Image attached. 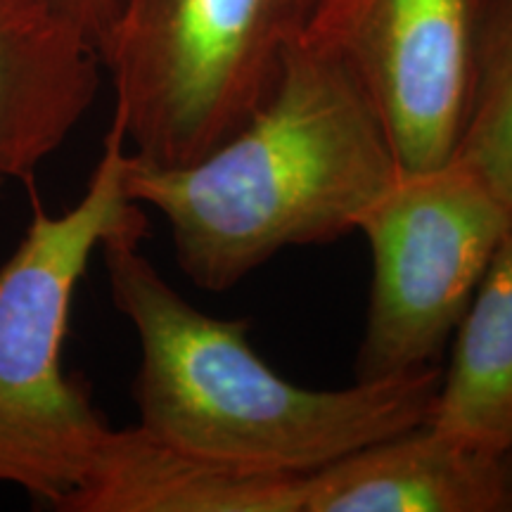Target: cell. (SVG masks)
Instances as JSON below:
<instances>
[{"label":"cell","mask_w":512,"mask_h":512,"mask_svg":"<svg viewBox=\"0 0 512 512\" xmlns=\"http://www.w3.org/2000/svg\"><path fill=\"white\" fill-rule=\"evenodd\" d=\"M304 512H512V453L422 422L306 477Z\"/></svg>","instance_id":"8"},{"label":"cell","mask_w":512,"mask_h":512,"mask_svg":"<svg viewBox=\"0 0 512 512\" xmlns=\"http://www.w3.org/2000/svg\"><path fill=\"white\" fill-rule=\"evenodd\" d=\"M430 425L470 444L512 453V230L453 332Z\"/></svg>","instance_id":"10"},{"label":"cell","mask_w":512,"mask_h":512,"mask_svg":"<svg viewBox=\"0 0 512 512\" xmlns=\"http://www.w3.org/2000/svg\"><path fill=\"white\" fill-rule=\"evenodd\" d=\"M399 171L349 69L299 36L271 98L233 136L178 166L128 152L124 185L164 216L188 280L223 292L287 247L356 233Z\"/></svg>","instance_id":"1"},{"label":"cell","mask_w":512,"mask_h":512,"mask_svg":"<svg viewBox=\"0 0 512 512\" xmlns=\"http://www.w3.org/2000/svg\"><path fill=\"white\" fill-rule=\"evenodd\" d=\"M145 228L100 252L112 304L138 335L133 399L147 434L240 472L309 477L430 420L434 366L347 389L285 380L249 344V320L209 316L166 283L140 252Z\"/></svg>","instance_id":"2"},{"label":"cell","mask_w":512,"mask_h":512,"mask_svg":"<svg viewBox=\"0 0 512 512\" xmlns=\"http://www.w3.org/2000/svg\"><path fill=\"white\" fill-rule=\"evenodd\" d=\"M475 0H304L302 36L354 76L401 171L446 164L463 126Z\"/></svg>","instance_id":"6"},{"label":"cell","mask_w":512,"mask_h":512,"mask_svg":"<svg viewBox=\"0 0 512 512\" xmlns=\"http://www.w3.org/2000/svg\"><path fill=\"white\" fill-rule=\"evenodd\" d=\"M304 0H124L102 67L131 155L178 166L233 136L278 86Z\"/></svg>","instance_id":"4"},{"label":"cell","mask_w":512,"mask_h":512,"mask_svg":"<svg viewBox=\"0 0 512 512\" xmlns=\"http://www.w3.org/2000/svg\"><path fill=\"white\" fill-rule=\"evenodd\" d=\"M102 60L53 0H0V176L36 171L91 110Z\"/></svg>","instance_id":"7"},{"label":"cell","mask_w":512,"mask_h":512,"mask_svg":"<svg viewBox=\"0 0 512 512\" xmlns=\"http://www.w3.org/2000/svg\"><path fill=\"white\" fill-rule=\"evenodd\" d=\"M510 230L512 211L458 159L399 171L356 230L373 254L356 380L432 368Z\"/></svg>","instance_id":"5"},{"label":"cell","mask_w":512,"mask_h":512,"mask_svg":"<svg viewBox=\"0 0 512 512\" xmlns=\"http://www.w3.org/2000/svg\"><path fill=\"white\" fill-rule=\"evenodd\" d=\"M451 159L512 211V0H475L470 93Z\"/></svg>","instance_id":"11"},{"label":"cell","mask_w":512,"mask_h":512,"mask_svg":"<svg viewBox=\"0 0 512 512\" xmlns=\"http://www.w3.org/2000/svg\"><path fill=\"white\" fill-rule=\"evenodd\" d=\"M126 136L112 119L83 197L50 216L31 188V223L0 266V484L60 510L110 425L62 366L76 285L110 235L147 226L126 195Z\"/></svg>","instance_id":"3"},{"label":"cell","mask_w":512,"mask_h":512,"mask_svg":"<svg viewBox=\"0 0 512 512\" xmlns=\"http://www.w3.org/2000/svg\"><path fill=\"white\" fill-rule=\"evenodd\" d=\"M3 183H5V178H3V176H0V188H3Z\"/></svg>","instance_id":"13"},{"label":"cell","mask_w":512,"mask_h":512,"mask_svg":"<svg viewBox=\"0 0 512 512\" xmlns=\"http://www.w3.org/2000/svg\"><path fill=\"white\" fill-rule=\"evenodd\" d=\"M306 477L252 475L164 444L143 427L107 432L62 512H304Z\"/></svg>","instance_id":"9"},{"label":"cell","mask_w":512,"mask_h":512,"mask_svg":"<svg viewBox=\"0 0 512 512\" xmlns=\"http://www.w3.org/2000/svg\"><path fill=\"white\" fill-rule=\"evenodd\" d=\"M53 3L72 22L79 24L83 34L91 38L93 46L98 48L102 60V50H105L124 0H53Z\"/></svg>","instance_id":"12"}]
</instances>
